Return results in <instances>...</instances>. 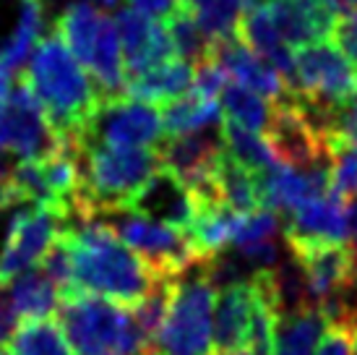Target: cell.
<instances>
[{
  "label": "cell",
  "mask_w": 357,
  "mask_h": 355,
  "mask_svg": "<svg viewBox=\"0 0 357 355\" xmlns=\"http://www.w3.org/2000/svg\"><path fill=\"white\" fill-rule=\"evenodd\" d=\"M73 256L76 293H94L115 303L136 306L157 285V269L139 256L105 219H76L63 227Z\"/></svg>",
  "instance_id": "obj_1"
},
{
  "label": "cell",
  "mask_w": 357,
  "mask_h": 355,
  "mask_svg": "<svg viewBox=\"0 0 357 355\" xmlns=\"http://www.w3.org/2000/svg\"><path fill=\"white\" fill-rule=\"evenodd\" d=\"M21 79L37 94L50 126L63 141H76L105 102L94 76L76 60L58 31L37 42Z\"/></svg>",
  "instance_id": "obj_2"
},
{
  "label": "cell",
  "mask_w": 357,
  "mask_h": 355,
  "mask_svg": "<svg viewBox=\"0 0 357 355\" xmlns=\"http://www.w3.org/2000/svg\"><path fill=\"white\" fill-rule=\"evenodd\" d=\"M58 321L76 355H151L133 314L94 293L60 298Z\"/></svg>",
  "instance_id": "obj_3"
},
{
  "label": "cell",
  "mask_w": 357,
  "mask_h": 355,
  "mask_svg": "<svg viewBox=\"0 0 357 355\" xmlns=\"http://www.w3.org/2000/svg\"><path fill=\"white\" fill-rule=\"evenodd\" d=\"M217 287L206 275V261L178 277L172 306L151 345V355H208L214 345Z\"/></svg>",
  "instance_id": "obj_4"
},
{
  "label": "cell",
  "mask_w": 357,
  "mask_h": 355,
  "mask_svg": "<svg viewBox=\"0 0 357 355\" xmlns=\"http://www.w3.org/2000/svg\"><path fill=\"white\" fill-rule=\"evenodd\" d=\"M287 92L310 108L331 110L357 92V71L334 40L298 50Z\"/></svg>",
  "instance_id": "obj_5"
},
{
  "label": "cell",
  "mask_w": 357,
  "mask_h": 355,
  "mask_svg": "<svg viewBox=\"0 0 357 355\" xmlns=\"http://www.w3.org/2000/svg\"><path fill=\"white\" fill-rule=\"evenodd\" d=\"M165 138L162 108L139 102L126 94L105 97L94 118L86 123L73 144H100V147L141 149L159 147Z\"/></svg>",
  "instance_id": "obj_6"
},
{
  "label": "cell",
  "mask_w": 357,
  "mask_h": 355,
  "mask_svg": "<svg viewBox=\"0 0 357 355\" xmlns=\"http://www.w3.org/2000/svg\"><path fill=\"white\" fill-rule=\"evenodd\" d=\"M66 147L31 87L19 76L10 97L0 105V154L19 159H45Z\"/></svg>",
  "instance_id": "obj_7"
},
{
  "label": "cell",
  "mask_w": 357,
  "mask_h": 355,
  "mask_svg": "<svg viewBox=\"0 0 357 355\" xmlns=\"http://www.w3.org/2000/svg\"><path fill=\"white\" fill-rule=\"evenodd\" d=\"M112 230L118 233L123 243H128L139 256L149 261L159 275L180 277L185 275L190 266L201 264L206 259L193 246L188 233L175 230L169 225H159L146 217L130 215V212H118L109 219Z\"/></svg>",
  "instance_id": "obj_8"
},
{
  "label": "cell",
  "mask_w": 357,
  "mask_h": 355,
  "mask_svg": "<svg viewBox=\"0 0 357 355\" xmlns=\"http://www.w3.org/2000/svg\"><path fill=\"white\" fill-rule=\"evenodd\" d=\"M66 225L68 217L55 207L31 204L29 209H19L0 251V285L13 282L21 272L42 261Z\"/></svg>",
  "instance_id": "obj_9"
},
{
  "label": "cell",
  "mask_w": 357,
  "mask_h": 355,
  "mask_svg": "<svg viewBox=\"0 0 357 355\" xmlns=\"http://www.w3.org/2000/svg\"><path fill=\"white\" fill-rule=\"evenodd\" d=\"M344 196L331 188L326 196L313 198L300 209L284 215V240L295 254L307 248L347 243V215Z\"/></svg>",
  "instance_id": "obj_10"
},
{
  "label": "cell",
  "mask_w": 357,
  "mask_h": 355,
  "mask_svg": "<svg viewBox=\"0 0 357 355\" xmlns=\"http://www.w3.org/2000/svg\"><path fill=\"white\" fill-rule=\"evenodd\" d=\"M118 29L128 79L178 58L167 24L162 19H154L144 10L126 8L118 13Z\"/></svg>",
  "instance_id": "obj_11"
},
{
  "label": "cell",
  "mask_w": 357,
  "mask_h": 355,
  "mask_svg": "<svg viewBox=\"0 0 357 355\" xmlns=\"http://www.w3.org/2000/svg\"><path fill=\"white\" fill-rule=\"evenodd\" d=\"M266 6L282 40L298 50L331 40L344 13L339 0H268Z\"/></svg>",
  "instance_id": "obj_12"
},
{
  "label": "cell",
  "mask_w": 357,
  "mask_h": 355,
  "mask_svg": "<svg viewBox=\"0 0 357 355\" xmlns=\"http://www.w3.org/2000/svg\"><path fill=\"white\" fill-rule=\"evenodd\" d=\"M126 212L188 233L196 215H199V201H196V196L190 194V188L183 180H178L172 173L162 168L133 196V201L128 204Z\"/></svg>",
  "instance_id": "obj_13"
},
{
  "label": "cell",
  "mask_w": 357,
  "mask_h": 355,
  "mask_svg": "<svg viewBox=\"0 0 357 355\" xmlns=\"http://www.w3.org/2000/svg\"><path fill=\"white\" fill-rule=\"evenodd\" d=\"M208 58L227 71V76L232 81H238L243 87L253 89V92H258L261 97L271 99V102H277L279 97L287 94L284 79L268 66L266 60L258 58L253 50L245 48V45L240 42L238 34H229V37H222V40L211 42Z\"/></svg>",
  "instance_id": "obj_14"
},
{
  "label": "cell",
  "mask_w": 357,
  "mask_h": 355,
  "mask_svg": "<svg viewBox=\"0 0 357 355\" xmlns=\"http://www.w3.org/2000/svg\"><path fill=\"white\" fill-rule=\"evenodd\" d=\"M298 256L305 264L310 300L316 308H321L357 280V254L347 243L307 248Z\"/></svg>",
  "instance_id": "obj_15"
},
{
  "label": "cell",
  "mask_w": 357,
  "mask_h": 355,
  "mask_svg": "<svg viewBox=\"0 0 357 355\" xmlns=\"http://www.w3.org/2000/svg\"><path fill=\"white\" fill-rule=\"evenodd\" d=\"M235 34H238L245 48L256 52L258 58L266 60L268 66L284 79V84H289L292 73H295V55H292V48L282 40L266 3L264 6H250L240 16Z\"/></svg>",
  "instance_id": "obj_16"
},
{
  "label": "cell",
  "mask_w": 357,
  "mask_h": 355,
  "mask_svg": "<svg viewBox=\"0 0 357 355\" xmlns=\"http://www.w3.org/2000/svg\"><path fill=\"white\" fill-rule=\"evenodd\" d=\"M256 311V287L240 282L219 290L214 306V345L217 350H240L248 345L250 321Z\"/></svg>",
  "instance_id": "obj_17"
},
{
  "label": "cell",
  "mask_w": 357,
  "mask_h": 355,
  "mask_svg": "<svg viewBox=\"0 0 357 355\" xmlns=\"http://www.w3.org/2000/svg\"><path fill=\"white\" fill-rule=\"evenodd\" d=\"M193 76H196V66L183 58H172L167 63H162L157 68L130 76L126 81L123 94L139 102H149V105H167L172 99L183 97L185 92L193 87Z\"/></svg>",
  "instance_id": "obj_18"
},
{
  "label": "cell",
  "mask_w": 357,
  "mask_h": 355,
  "mask_svg": "<svg viewBox=\"0 0 357 355\" xmlns=\"http://www.w3.org/2000/svg\"><path fill=\"white\" fill-rule=\"evenodd\" d=\"M328 329L331 321L316 306L295 314H279L274 329V355H316Z\"/></svg>",
  "instance_id": "obj_19"
},
{
  "label": "cell",
  "mask_w": 357,
  "mask_h": 355,
  "mask_svg": "<svg viewBox=\"0 0 357 355\" xmlns=\"http://www.w3.org/2000/svg\"><path fill=\"white\" fill-rule=\"evenodd\" d=\"M105 21L107 16L94 8L91 3H70L55 21V31L60 34V40L68 45V50L84 68H89L91 58H94Z\"/></svg>",
  "instance_id": "obj_20"
},
{
  "label": "cell",
  "mask_w": 357,
  "mask_h": 355,
  "mask_svg": "<svg viewBox=\"0 0 357 355\" xmlns=\"http://www.w3.org/2000/svg\"><path fill=\"white\" fill-rule=\"evenodd\" d=\"M217 191L219 198L240 215H250L264 209V188H261V173H253L238 159H232L225 152L217 162Z\"/></svg>",
  "instance_id": "obj_21"
},
{
  "label": "cell",
  "mask_w": 357,
  "mask_h": 355,
  "mask_svg": "<svg viewBox=\"0 0 357 355\" xmlns=\"http://www.w3.org/2000/svg\"><path fill=\"white\" fill-rule=\"evenodd\" d=\"M243 222V215L235 212L227 204H211V207H201L193 225H190L188 236L193 246L199 248L204 259H211L222 254L238 236V227Z\"/></svg>",
  "instance_id": "obj_22"
},
{
  "label": "cell",
  "mask_w": 357,
  "mask_h": 355,
  "mask_svg": "<svg viewBox=\"0 0 357 355\" xmlns=\"http://www.w3.org/2000/svg\"><path fill=\"white\" fill-rule=\"evenodd\" d=\"M222 118V108L219 99L201 97L199 92H185L183 97L172 99L167 105H162V129L165 138L185 136V133H196L208 126H214Z\"/></svg>",
  "instance_id": "obj_23"
},
{
  "label": "cell",
  "mask_w": 357,
  "mask_h": 355,
  "mask_svg": "<svg viewBox=\"0 0 357 355\" xmlns=\"http://www.w3.org/2000/svg\"><path fill=\"white\" fill-rule=\"evenodd\" d=\"M13 306L24 319H47L60 306V290L42 266L21 272L10 285Z\"/></svg>",
  "instance_id": "obj_24"
},
{
  "label": "cell",
  "mask_w": 357,
  "mask_h": 355,
  "mask_svg": "<svg viewBox=\"0 0 357 355\" xmlns=\"http://www.w3.org/2000/svg\"><path fill=\"white\" fill-rule=\"evenodd\" d=\"M222 141H225V152H227L232 159H238L240 165H245L253 173H268L279 165L277 152L271 149L268 138L258 131L243 129L232 120L222 118Z\"/></svg>",
  "instance_id": "obj_25"
},
{
  "label": "cell",
  "mask_w": 357,
  "mask_h": 355,
  "mask_svg": "<svg viewBox=\"0 0 357 355\" xmlns=\"http://www.w3.org/2000/svg\"><path fill=\"white\" fill-rule=\"evenodd\" d=\"M219 108H222V118L238 123L243 129L266 133L268 120H271V108L266 97H261L258 92L243 87L238 81H227V87L219 94Z\"/></svg>",
  "instance_id": "obj_26"
},
{
  "label": "cell",
  "mask_w": 357,
  "mask_h": 355,
  "mask_svg": "<svg viewBox=\"0 0 357 355\" xmlns=\"http://www.w3.org/2000/svg\"><path fill=\"white\" fill-rule=\"evenodd\" d=\"M10 355H73L55 319H26L10 337Z\"/></svg>",
  "instance_id": "obj_27"
},
{
  "label": "cell",
  "mask_w": 357,
  "mask_h": 355,
  "mask_svg": "<svg viewBox=\"0 0 357 355\" xmlns=\"http://www.w3.org/2000/svg\"><path fill=\"white\" fill-rule=\"evenodd\" d=\"M185 3L211 42L235 34L240 16L250 6H256V0H185Z\"/></svg>",
  "instance_id": "obj_28"
},
{
  "label": "cell",
  "mask_w": 357,
  "mask_h": 355,
  "mask_svg": "<svg viewBox=\"0 0 357 355\" xmlns=\"http://www.w3.org/2000/svg\"><path fill=\"white\" fill-rule=\"evenodd\" d=\"M42 21H45V3L42 0H21V13L19 24L10 42L6 45V50L0 52V60L8 68H21L24 60H29V55L34 52L37 42L42 34Z\"/></svg>",
  "instance_id": "obj_29"
},
{
  "label": "cell",
  "mask_w": 357,
  "mask_h": 355,
  "mask_svg": "<svg viewBox=\"0 0 357 355\" xmlns=\"http://www.w3.org/2000/svg\"><path fill=\"white\" fill-rule=\"evenodd\" d=\"M167 31L172 37V45H175V55L183 60H188L193 66H199L208 58L211 52V40H208L204 29L199 27V21L193 16V10L188 8V3L178 8L167 21Z\"/></svg>",
  "instance_id": "obj_30"
},
{
  "label": "cell",
  "mask_w": 357,
  "mask_h": 355,
  "mask_svg": "<svg viewBox=\"0 0 357 355\" xmlns=\"http://www.w3.org/2000/svg\"><path fill=\"white\" fill-rule=\"evenodd\" d=\"M326 147L328 154L342 147H357V92L328 113Z\"/></svg>",
  "instance_id": "obj_31"
},
{
  "label": "cell",
  "mask_w": 357,
  "mask_h": 355,
  "mask_svg": "<svg viewBox=\"0 0 357 355\" xmlns=\"http://www.w3.org/2000/svg\"><path fill=\"white\" fill-rule=\"evenodd\" d=\"M42 269H45L47 277L58 285L60 298L73 296V293H76V285H73V256H70V243L63 233H60V236L55 238V243L47 248V254H45V259H42Z\"/></svg>",
  "instance_id": "obj_32"
},
{
  "label": "cell",
  "mask_w": 357,
  "mask_h": 355,
  "mask_svg": "<svg viewBox=\"0 0 357 355\" xmlns=\"http://www.w3.org/2000/svg\"><path fill=\"white\" fill-rule=\"evenodd\" d=\"M331 188L339 196L357 194V147H342L331 152Z\"/></svg>",
  "instance_id": "obj_33"
},
{
  "label": "cell",
  "mask_w": 357,
  "mask_h": 355,
  "mask_svg": "<svg viewBox=\"0 0 357 355\" xmlns=\"http://www.w3.org/2000/svg\"><path fill=\"white\" fill-rule=\"evenodd\" d=\"M331 40L342 48V52L347 55L349 63H352L357 71V10H344V13H342V19H339Z\"/></svg>",
  "instance_id": "obj_34"
},
{
  "label": "cell",
  "mask_w": 357,
  "mask_h": 355,
  "mask_svg": "<svg viewBox=\"0 0 357 355\" xmlns=\"http://www.w3.org/2000/svg\"><path fill=\"white\" fill-rule=\"evenodd\" d=\"M316 355H355V332L344 326H331Z\"/></svg>",
  "instance_id": "obj_35"
},
{
  "label": "cell",
  "mask_w": 357,
  "mask_h": 355,
  "mask_svg": "<svg viewBox=\"0 0 357 355\" xmlns=\"http://www.w3.org/2000/svg\"><path fill=\"white\" fill-rule=\"evenodd\" d=\"M16 321H19V311L13 306L10 290H6V285H0V345L16 335Z\"/></svg>",
  "instance_id": "obj_36"
},
{
  "label": "cell",
  "mask_w": 357,
  "mask_h": 355,
  "mask_svg": "<svg viewBox=\"0 0 357 355\" xmlns=\"http://www.w3.org/2000/svg\"><path fill=\"white\" fill-rule=\"evenodd\" d=\"M183 6H185V0H130V8L144 10V13H149V16L162 21H167Z\"/></svg>",
  "instance_id": "obj_37"
},
{
  "label": "cell",
  "mask_w": 357,
  "mask_h": 355,
  "mask_svg": "<svg viewBox=\"0 0 357 355\" xmlns=\"http://www.w3.org/2000/svg\"><path fill=\"white\" fill-rule=\"evenodd\" d=\"M344 215H347V246L357 254V194L347 198Z\"/></svg>",
  "instance_id": "obj_38"
},
{
  "label": "cell",
  "mask_w": 357,
  "mask_h": 355,
  "mask_svg": "<svg viewBox=\"0 0 357 355\" xmlns=\"http://www.w3.org/2000/svg\"><path fill=\"white\" fill-rule=\"evenodd\" d=\"M10 92H13V68L0 60V105L10 97Z\"/></svg>",
  "instance_id": "obj_39"
},
{
  "label": "cell",
  "mask_w": 357,
  "mask_h": 355,
  "mask_svg": "<svg viewBox=\"0 0 357 355\" xmlns=\"http://www.w3.org/2000/svg\"><path fill=\"white\" fill-rule=\"evenodd\" d=\"M344 10H357V0H339Z\"/></svg>",
  "instance_id": "obj_40"
},
{
  "label": "cell",
  "mask_w": 357,
  "mask_h": 355,
  "mask_svg": "<svg viewBox=\"0 0 357 355\" xmlns=\"http://www.w3.org/2000/svg\"><path fill=\"white\" fill-rule=\"evenodd\" d=\"M214 355H253V353H250V350L248 353H243V350H217Z\"/></svg>",
  "instance_id": "obj_41"
},
{
  "label": "cell",
  "mask_w": 357,
  "mask_h": 355,
  "mask_svg": "<svg viewBox=\"0 0 357 355\" xmlns=\"http://www.w3.org/2000/svg\"><path fill=\"white\" fill-rule=\"evenodd\" d=\"M6 207V180H0V209Z\"/></svg>",
  "instance_id": "obj_42"
},
{
  "label": "cell",
  "mask_w": 357,
  "mask_h": 355,
  "mask_svg": "<svg viewBox=\"0 0 357 355\" xmlns=\"http://www.w3.org/2000/svg\"><path fill=\"white\" fill-rule=\"evenodd\" d=\"M94 3H102V6H115L118 0H94Z\"/></svg>",
  "instance_id": "obj_43"
},
{
  "label": "cell",
  "mask_w": 357,
  "mask_h": 355,
  "mask_svg": "<svg viewBox=\"0 0 357 355\" xmlns=\"http://www.w3.org/2000/svg\"><path fill=\"white\" fill-rule=\"evenodd\" d=\"M0 355H10V353H8V350H6L3 345H0Z\"/></svg>",
  "instance_id": "obj_44"
},
{
  "label": "cell",
  "mask_w": 357,
  "mask_h": 355,
  "mask_svg": "<svg viewBox=\"0 0 357 355\" xmlns=\"http://www.w3.org/2000/svg\"><path fill=\"white\" fill-rule=\"evenodd\" d=\"M355 355H357V332H355Z\"/></svg>",
  "instance_id": "obj_45"
}]
</instances>
